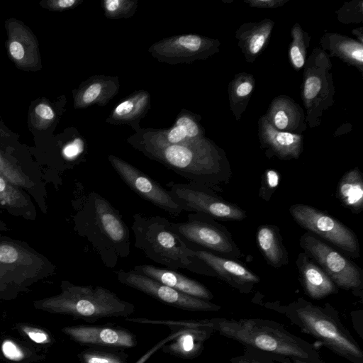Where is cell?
Segmentation results:
<instances>
[{
  "mask_svg": "<svg viewBox=\"0 0 363 363\" xmlns=\"http://www.w3.org/2000/svg\"><path fill=\"white\" fill-rule=\"evenodd\" d=\"M128 142L148 158L184 179L218 190L231 177L227 162L211 145L196 138L169 144L150 133L136 134Z\"/></svg>",
  "mask_w": 363,
  "mask_h": 363,
  "instance_id": "1",
  "label": "cell"
},
{
  "mask_svg": "<svg viewBox=\"0 0 363 363\" xmlns=\"http://www.w3.org/2000/svg\"><path fill=\"white\" fill-rule=\"evenodd\" d=\"M209 320L214 331L240 342L244 347L266 353L274 361L283 358L320 360L318 350L313 345L289 332L276 321L258 318Z\"/></svg>",
  "mask_w": 363,
  "mask_h": 363,
  "instance_id": "2",
  "label": "cell"
},
{
  "mask_svg": "<svg viewBox=\"0 0 363 363\" xmlns=\"http://www.w3.org/2000/svg\"><path fill=\"white\" fill-rule=\"evenodd\" d=\"M265 307L286 316L301 332L313 337L333 353L352 363H363L362 348L330 303L320 306L298 298L287 305L267 303Z\"/></svg>",
  "mask_w": 363,
  "mask_h": 363,
  "instance_id": "3",
  "label": "cell"
},
{
  "mask_svg": "<svg viewBox=\"0 0 363 363\" xmlns=\"http://www.w3.org/2000/svg\"><path fill=\"white\" fill-rule=\"evenodd\" d=\"M77 228L106 267L113 269L130 252V231L120 212L96 191L86 196L77 215Z\"/></svg>",
  "mask_w": 363,
  "mask_h": 363,
  "instance_id": "4",
  "label": "cell"
},
{
  "mask_svg": "<svg viewBox=\"0 0 363 363\" xmlns=\"http://www.w3.org/2000/svg\"><path fill=\"white\" fill-rule=\"evenodd\" d=\"M131 228L135 247L149 259L167 269H184L203 276L216 277L172 230L167 218L135 213Z\"/></svg>",
  "mask_w": 363,
  "mask_h": 363,
  "instance_id": "5",
  "label": "cell"
},
{
  "mask_svg": "<svg viewBox=\"0 0 363 363\" xmlns=\"http://www.w3.org/2000/svg\"><path fill=\"white\" fill-rule=\"evenodd\" d=\"M40 310L69 315L88 322L108 318L128 317L135 306L102 286L75 285L67 280L61 283V292L34 302Z\"/></svg>",
  "mask_w": 363,
  "mask_h": 363,
  "instance_id": "6",
  "label": "cell"
},
{
  "mask_svg": "<svg viewBox=\"0 0 363 363\" xmlns=\"http://www.w3.org/2000/svg\"><path fill=\"white\" fill-rule=\"evenodd\" d=\"M170 226L186 245L236 261L241 257L228 229L205 213H189L186 221L170 222Z\"/></svg>",
  "mask_w": 363,
  "mask_h": 363,
  "instance_id": "7",
  "label": "cell"
},
{
  "mask_svg": "<svg viewBox=\"0 0 363 363\" xmlns=\"http://www.w3.org/2000/svg\"><path fill=\"white\" fill-rule=\"evenodd\" d=\"M299 243L339 289L351 291L354 296L362 297V271L357 265L310 232L301 237Z\"/></svg>",
  "mask_w": 363,
  "mask_h": 363,
  "instance_id": "8",
  "label": "cell"
},
{
  "mask_svg": "<svg viewBox=\"0 0 363 363\" xmlns=\"http://www.w3.org/2000/svg\"><path fill=\"white\" fill-rule=\"evenodd\" d=\"M168 191L183 211L203 213L215 220H242L246 212L217 195L214 190L193 182L168 184Z\"/></svg>",
  "mask_w": 363,
  "mask_h": 363,
  "instance_id": "9",
  "label": "cell"
},
{
  "mask_svg": "<svg viewBox=\"0 0 363 363\" xmlns=\"http://www.w3.org/2000/svg\"><path fill=\"white\" fill-rule=\"evenodd\" d=\"M289 213L294 220L308 232L319 235L352 257H359L360 248L357 235L336 218L313 206L301 203L291 206Z\"/></svg>",
  "mask_w": 363,
  "mask_h": 363,
  "instance_id": "10",
  "label": "cell"
},
{
  "mask_svg": "<svg viewBox=\"0 0 363 363\" xmlns=\"http://www.w3.org/2000/svg\"><path fill=\"white\" fill-rule=\"evenodd\" d=\"M0 264L11 274L18 286L36 281L55 270L45 257L24 242L0 238Z\"/></svg>",
  "mask_w": 363,
  "mask_h": 363,
  "instance_id": "11",
  "label": "cell"
},
{
  "mask_svg": "<svg viewBox=\"0 0 363 363\" xmlns=\"http://www.w3.org/2000/svg\"><path fill=\"white\" fill-rule=\"evenodd\" d=\"M118 281L172 306L189 311H218L221 306L184 294L133 270L116 271Z\"/></svg>",
  "mask_w": 363,
  "mask_h": 363,
  "instance_id": "12",
  "label": "cell"
},
{
  "mask_svg": "<svg viewBox=\"0 0 363 363\" xmlns=\"http://www.w3.org/2000/svg\"><path fill=\"white\" fill-rule=\"evenodd\" d=\"M108 160L123 182L140 197L174 217L183 210L174 200L168 190L128 162L114 155Z\"/></svg>",
  "mask_w": 363,
  "mask_h": 363,
  "instance_id": "13",
  "label": "cell"
},
{
  "mask_svg": "<svg viewBox=\"0 0 363 363\" xmlns=\"http://www.w3.org/2000/svg\"><path fill=\"white\" fill-rule=\"evenodd\" d=\"M142 323L169 327L174 332V341L165 346L163 351L183 359L198 357L203 350L204 342L214 332L209 319L176 321L143 318Z\"/></svg>",
  "mask_w": 363,
  "mask_h": 363,
  "instance_id": "14",
  "label": "cell"
},
{
  "mask_svg": "<svg viewBox=\"0 0 363 363\" xmlns=\"http://www.w3.org/2000/svg\"><path fill=\"white\" fill-rule=\"evenodd\" d=\"M186 246L201 260L205 262L220 278L242 294H249L259 277L236 260L216 255L205 250Z\"/></svg>",
  "mask_w": 363,
  "mask_h": 363,
  "instance_id": "15",
  "label": "cell"
},
{
  "mask_svg": "<svg viewBox=\"0 0 363 363\" xmlns=\"http://www.w3.org/2000/svg\"><path fill=\"white\" fill-rule=\"evenodd\" d=\"M62 331L81 345L130 348L137 343L132 333L121 328L77 325L65 327Z\"/></svg>",
  "mask_w": 363,
  "mask_h": 363,
  "instance_id": "16",
  "label": "cell"
},
{
  "mask_svg": "<svg viewBox=\"0 0 363 363\" xmlns=\"http://www.w3.org/2000/svg\"><path fill=\"white\" fill-rule=\"evenodd\" d=\"M204 43L203 38L197 35H174L153 44L149 52L157 60L163 62L187 63L196 58Z\"/></svg>",
  "mask_w": 363,
  "mask_h": 363,
  "instance_id": "17",
  "label": "cell"
},
{
  "mask_svg": "<svg viewBox=\"0 0 363 363\" xmlns=\"http://www.w3.org/2000/svg\"><path fill=\"white\" fill-rule=\"evenodd\" d=\"M132 270L191 296L206 301L213 298V294L203 284L175 270L150 264L135 265Z\"/></svg>",
  "mask_w": 363,
  "mask_h": 363,
  "instance_id": "18",
  "label": "cell"
},
{
  "mask_svg": "<svg viewBox=\"0 0 363 363\" xmlns=\"http://www.w3.org/2000/svg\"><path fill=\"white\" fill-rule=\"evenodd\" d=\"M296 263L300 281L308 297L314 300H320L338 293L339 288L327 273L306 252L299 253Z\"/></svg>",
  "mask_w": 363,
  "mask_h": 363,
  "instance_id": "19",
  "label": "cell"
},
{
  "mask_svg": "<svg viewBox=\"0 0 363 363\" xmlns=\"http://www.w3.org/2000/svg\"><path fill=\"white\" fill-rule=\"evenodd\" d=\"M0 204L9 213L33 220L37 212L30 196L0 175Z\"/></svg>",
  "mask_w": 363,
  "mask_h": 363,
  "instance_id": "20",
  "label": "cell"
},
{
  "mask_svg": "<svg viewBox=\"0 0 363 363\" xmlns=\"http://www.w3.org/2000/svg\"><path fill=\"white\" fill-rule=\"evenodd\" d=\"M257 242L260 252L271 266L280 268L288 264V252L277 226L269 224L260 225L257 231Z\"/></svg>",
  "mask_w": 363,
  "mask_h": 363,
  "instance_id": "21",
  "label": "cell"
},
{
  "mask_svg": "<svg viewBox=\"0 0 363 363\" xmlns=\"http://www.w3.org/2000/svg\"><path fill=\"white\" fill-rule=\"evenodd\" d=\"M337 196L341 203L354 213L363 209V180L358 168L346 172L340 179Z\"/></svg>",
  "mask_w": 363,
  "mask_h": 363,
  "instance_id": "22",
  "label": "cell"
},
{
  "mask_svg": "<svg viewBox=\"0 0 363 363\" xmlns=\"http://www.w3.org/2000/svg\"><path fill=\"white\" fill-rule=\"evenodd\" d=\"M149 104L150 95L147 92H135L115 107L107 121L112 124L128 123L133 127V120L138 121L145 115Z\"/></svg>",
  "mask_w": 363,
  "mask_h": 363,
  "instance_id": "23",
  "label": "cell"
},
{
  "mask_svg": "<svg viewBox=\"0 0 363 363\" xmlns=\"http://www.w3.org/2000/svg\"><path fill=\"white\" fill-rule=\"evenodd\" d=\"M200 133L196 121L187 113H180L174 125L165 131L150 133L157 139L169 144H177L196 138Z\"/></svg>",
  "mask_w": 363,
  "mask_h": 363,
  "instance_id": "24",
  "label": "cell"
},
{
  "mask_svg": "<svg viewBox=\"0 0 363 363\" xmlns=\"http://www.w3.org/2000/svg\"><path fill=\"white\" fill-rule=\"evenodd\" d=\"M111 79L101 77H91L81 94V103L84 106L106 104L118 91V84H116V79Z\"/></svg>",
  "mask_w": 363,
  "mask_h": 363,
  "instance_id": "25",
  "label": "cell"
},
{
  "mask_svg": "<svg viewBox=\"0 0 363 363\" xmlns=\"http://www.w3.org/2000/svg\"><path fill=\"white\" fill-rule=\"evenodd\" d=\"M137 1L105 0L102 6L108 18L116 19L132 16L137 8Z\"/></svg>",
  "mask_w": 363,
  "mask_h": 363,
  "instance_id": "26",
  "label": "cell"
},
{
  "mask_svg": "<svg viewBox=\"0 0 363 363\" xmlns=\"http://www.w3.org/2000/svg\"><path fill=\"white\" fill-rule=\"evenodd\" d=\"M279 172L274 169L267 170L261 181L259 191V197L265 201H269L279 183Z\"/></svg>",
  "mask_w": 363,
  "mask_h": 363,
  "instance_id": "27",
  "label": "cell"
},
{
  "mask_svg": "<svg viewBox=\"0 0 363 363\" xmlns=\"http://www.w3.org/2000/svg\"><path fill=\"white\" fill-rule=\"evenodd\" d=\"M82 363H125L123 357L114 353L87 350L80 355Z\"/></svg>",
  "mask_w": 363,
  "mask_h": 363,
  "instance_id": "28",
  "label": "cell"
},
{
  "mask_svg": "<svg viewBox=\"0 0 363 363\" xmlns=\"http://www.w3.org/2000/svg\"><path fill=\"white\" fill-rule=\"evenodd\" d=\"M230 361L231 363H276L272 356L248 347H245L242 354L233 357Z\"/></svg>",
  "mask_w": 363,
  "mask_h": 363,
  "instance_id": "29",
  "label": "cell"
},
{
  "mask_svg": "<svg viewBox=\"0 0 363 363\" xmlns=\"http://www.w3.org/2000/svg\"><path fill=\"white\" fill-rule=\"evenodd\" d=\"M1 348L4 356L11 361L21 362L25 357L21 347L13 340H5L1 344Z\"/></svg>",
  "mask_w": 363,
  "mask_h": 363,
  "instance_id": "30",
  "label": "cell"
},
{
  "mask_svg": "<svg viewBox=\"0 0 363 363\" xmlns=\"http://www.w3.org/2000/svg\"><path fill=\"white\" fill-rule=\"evenodd\" d=\"M21 330L25 335L37 344H47L51 341L50 335L40 328L22 325Z\"/></svg>",
  "mask_w": 363,
  "mask_h": 363,
  "instance_id": "31",
  "label": "cell"
},
{
  "mask_svg": "<svg viewBox=\"0 0 363 363\" xmlns=\"http://www.w3.org/2000/svg\"><path fill=\"white\" fill-rule=\"evenodd\" d=\"M321 87L320 79L317 77H308L304 86V96L307 99H312L317 96Z\"/></svg>",
  "mask_w": 363,
  "mask_h": 363,
  "instance_id": "32",
  "label": "cell"
},
{
  "mask_svg": "<svg viewBox=\"0 0 363 363\" xmlns=\"http://www.w3.org/2000/svg\"><path fill=\"white\" fill-rule=\"evenodd\" d=\"M83 149L84 144L82 140L79 138H76L64 147L62 153L66 158L71 160L80 155Z\"/></svg>",
  "mask_w": 363,
  "mask_h": 363,
  "instance_id": "33",
  "label": "cell"
},
{
  "mask_svg": "<svg viewBox=\"0 0 363 363\" xmlns=\"http://www.w3.org/2000/svg\"><path fill=\"white\" fill-rule=\"evenodd\" d=\"M268 33H259L254 35L249 44V50L252 54L257 53L266 42Z\"/></svg>",
  "mask_w": 363,
  "mask_h": 363,
  "instance_id": "34",
  "label": "cell"
},
{
  "mask_svg": "<svg viewBox=\"0 0 363 363\" xmlns=\"http://www.w3.org/2000/svg\"><path fill=\"white\" fill-rule=\"evenodd\" d=\"M9 286H18L9 272L0 264V291H5Z\"/></svg>",
  "mask_w": 363,
  "mask_h": 363,
  "instance_id": "35",
  "label": "cell"
},
{
  "mask_svg": "<svg viewBox=\"0 0 363 363\" xmlns=\"http://www.w3.org/2000/svg\"><path fill=\"white\" fill-rule=\"evenodd\" d=\"M290 56L293 65L296 68H301L304 63L305 59L301 53L300 48L296 45H293L290 50Z\"/></svg>",
  "mask_w": 363,
  "mask_h": 363,
  "instance_id": "36",
  "label": "cell"
},
{
  "mask_svg": "<svg viewBox=\"0 0 363 363\" xmlns=\"http://www.w3.org/2000/svg\"><path fill=\"white\" fill-rule=\"evenodd\" d=\"M274 124L279 130L285 129L289 124V117L284 111H278L274 116Z\"/></svg>",
  "mask_w": 363,
  "mask_h": 363,
  "instance_id": "37",
  "label": "cell"
},
{
  "mask_svg": "<svg viewBox=\"0 0 363 363\" xmlns=\"http://www.w3.org/2000/svg\"><path fill=\"white\" fill-rule=\"evenodd\" d=\"M35 111L38 116L46 120H51L55 116L52 109L49 106L44 104H38L35 107Z\"/></svg>",
  "mask_w": 363,
  "mask_h": 363,
  "instance_id": "38",
  "label": "cell"
},
{
  "mask_svg": "<svg viewBox=\"0 0 363 363\" xmlns=\"http://www.w3.org/2000/svg\"><path fill=\"white\" fill-rule=\"evenodd\" d=\"M9 50L11 55L16 60H21L24 56L23 48L22 45L17 41H13L10 44Z\"/></svg>",
  "mask_w": 363,
  "mask_h": 363,
  "instance_id": "39",
  "label": "cell"
},
{
  "mask_svg": "<svg viewBox=\"0 0 363 363\" xmlns=\"http://www.w3.org/2000/svg\"><path fill=\"white\" fill-rule=\"evenodd\" d=\"M349 55L355 61L362 63L363 61V50L362 45H355L347 49Z\"/></svg>",
  "mask_w": 363,
  "mask_h": 363,
  "instance_id": "40",
  "label": "cell"
},
{
  "mask_svg": "<svg viewBox=\"0 0 363 363\" xmlns=\"http://www.w3.org/2000/svg\"><path fill=\"white\" fill-rule=\"evenodd\" d=\"M252 85L249 82L241 83L236 89V94L239 96H245L252 90Z\"/></svg>",
  "mask_w": 363,
  "mask_h": 363,
  "instance_id": "41",
  "label": "cell"
},
{
  "mask_svg": "<svg viewBox=\"0 0 363 363\" xmlns=\"http://www.w3.org/2000/svg\"><path fill=\"white\" fill-rule=\"evenodd\" d=\"M275 362H279V363H328L323 362L321 359L318 361H303V360H298V359H291L287 358H283L279 359Z\"/></svg>",
  "mask_w": 363,
  "mask_h": 363,
  "instance_id": "42",
  "label": "cell"
},
{
  "mask_svg": "<svg viewBox=\"0 0 363 363\" xmlns=\"http://www.w3.org/2000/svg\"><path fill=\"white\" fill-rule=\"evenodd\" d=\"M58 7L62 9L70 8L77 4L76 0H59L56 2Z\"/></svg>",
  "mask_w": 363,
  "mask_h": 363,
  "instance_id": "43",
  "label": "cell"
},
{
  "mask_svg": "<svg viewBox=\"0 0 363 363\" xmlns=\"http://www.w3.org/2000/svg\"><path fill=\"white\" fill-rule=\"evenodd\" d=\"M275 2L274 1H265V0H261V1H252V4L255 6H272Z\"/></svg>",
  "mask_w": 363,
  "mask_h": 363,
  "instance_id": "44",
  "label": "cell"
},
{
  "mask_svg": "<svg viewBox=\"0 0 363 363\" xmlns=\"http://www.w3.org/2000/svg\"><path fill=\"white\" fill-rule=\"evenodd\" d=\"M8 230V227L6 224L3 222L1 220H0V232L1 231H6Z\"/></svg>",
  "mask_w": 363,
  "mask_h": 363,
  "instance_id": "45",
  "label": "cell"
},
{
  "mask_svg": "<svg viewBox=\"0 0 363 363\" xmlns=\"http://www.w3.org/2000/svg\"><path fill=\"white\" fill-rule=\"evenodd\" d=\"M0 208H2L3 209V207L1 206V205L0 204Z\"/></svg>",
  "mask_w": 363,
  "mask_h": 363,
  "instance_id": "46",
  "label": "cell"
}]
</instances>
